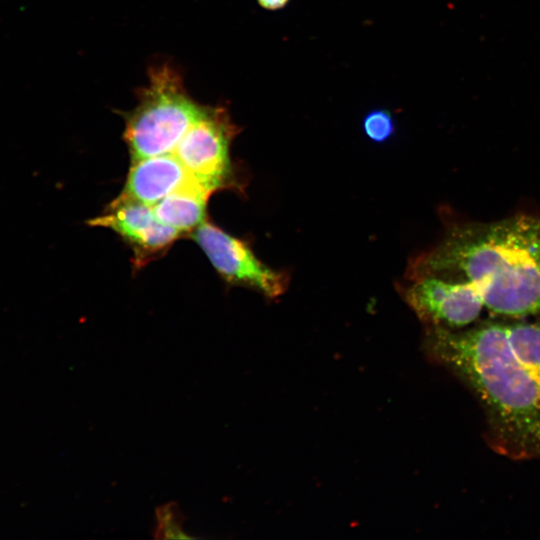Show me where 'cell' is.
<instances>
[{"label": "cell", "mask_w": 540, "mask_h": 540, "mask_svg": "<svg viewBox=\"0 0 540 540\" xmlns=\"http://www.w3.org/2000/svg\"><path fill=\"white\" fill-rule=\"evenodd\" d=\"M426 345L476 397L495 452L513 460L540 457V377L513 351L505 318L459 330L428 327Z\"/></svg>", "instance_id": "1"}, {"label": "cell", "mask_w": 540, "mask_h": 540, "mask_svg": "<svg viewBox=\"0 0 540 540\" xmlns=\"http://www.w3.org/2000/svg\"><path fill=\"white\" fill-rule=\"evenodd\" d=\"M405 275L469 281L492 314L540 318V215L452 225L409 261Z\"/></svg>", "instance_id": "2"}, {"label": "cell", "mask_w": 540, "mask_h": 540, "mask_svg": "<svg viewBox=\"0 0 540 540\" xmlns=\"http://www.w3.org/2000/svg\"><path fill=\"white\" fill-rule=\"evenodd\" d=\"M203 107L189 96L173 67L151 69L137 106L125 116L124 140L132 162L173 153Z\"/></svg>", "instance_id": "3"}, {"label": "cell", "mask_w": 540, "mask_h": 540, "mask_svg": "<svg viewBox=\"0 0 540 540\" xmlns=\"http://www.w3.org/2000/svg\"><path fill=\"white\" fill-rule=\"evenodd\" d=\"M238 132L225 108L204 106L173 153L189 176L211 193L237 188L230 147Z\"/></svg>", "instance_id": "4"}, {"label": "cell", "mask_w": 540, "mask_h": 540, "mask_svg": "<svg viewBox=\"0 0 540 540\" xmlns=\"http://www.w3.org/2000/svg\"><path fill=\"white\" fill-rule=\"evenodd\" d=\"M192 236L214 269L229 284L253 289L271 300L286 292L289 273L265 265L245 241L206 221L193 231Z\"/></svg>", "instance_id": "5"}, {"label": "cell", "mask_w": 540, "mask_h": 540, "mask_svg": "<svg viewBox=\"0 0 540 540\" xmlns=\"http://www.w3.org/2000/svg\"><path fill=\"white\" fill-rule=\"evenodd\" d=\"M398 285L405 302L427 327L449 330L476 322L485 307L479 290L469 281L424 276Z\"/></svg>", "instance_id": "6"}, {"label": "cell", "mask_w": 540, "mask_h": 540, "mask_svg": "<svg viewBox=\"0 0 540 540\" xmlns=\"http://www.w3.org/2000/svg\"><path fill=\"white\" fill-rule=\"evenodd\" d=\"M91 226L113 230L131 246L138 264L166 251L182 235L161 223L153 206L119 195L100 216L89 220Z\"/></svg>", "instance_id": "7"}, {"label": "cell", "mask_w": 540, "mask_h": 540, "mask_svg": "<svg viewBox=\"0 0 540 540\" xmlns=\"http://www.w3.org/2000/svg\"><path fill=\"white\" fill-rule=\"evenodd\" d=\"M193 179L174 153L132 162L122 196L153 206Z\"/></svg>", "instance_id": "8"}, {"label": "cell", "mask_w": 540, "mask_h": 540, "mask_svg": "<svg viewBox=\"0 0 540 540\" xmlns=\"http://www.w3.org/2000/svg\"><path fill=\"white\" fill-rule=\"evenodd\" d=\"M210 194L192 180L153 205L155 216L161 223L182 234L194 231L205 221Z\"/></svg>", "instance_id": "9"}, {"label": "cell", "mask_w": 540, "mask_h": 540, "mask_svg": "<svg viewBox=\"0 0 540 540\" xmlns=\"http://www.w3.org/2000/svg\"><path fill=\"white\" fill-rule=\"evenodd\" d=\"M505 325L513 351L540 377V318H505Z\"/></svg>", "instance_id": "10"}, {"label": "cell", "mask_w": 540, "mask_h": 540, "mask_svg": "<svg viewBox=\"0 0 540 540\" xmlns=\"http://www.w3.org/2000/svg\"><path fill=\"white\" fill-rule=\"evenodd\" d=\"M154 537L157 539H194L182 528L180 510L176 503L169 502L156 508V528Z\"/></svg>", "instance_id": "11"}, {"label": "cell", "mask_w": 540, "mask_h": 540, "mask_svg": "<svg viewBox=\"0 0 540 540\" xmlns=\"http://www.w3.org/2000/svg\"><path fill=\"white\" fill-rule=\"evenodd\" d=\"M365 136L372 142L382 144L393 137L396 125L393 115L386 109L369 111L362 120Z\"/></svg>", "instance_id": "12"}, {"label": "cell", "mask_w": 540, "mask_h": 540, "mask_svg": "<svg viewBox=\"0 0 540 540\" xmlns=\"http://www.w3.org/2000/svg\"><path fill=\"white\" fill-rule=\"evenodd\" d=\"M290 0H257L260 7L268 11L281 10L287 6Z\"/></svg>", "instance_id": "13"}]
</instances>
